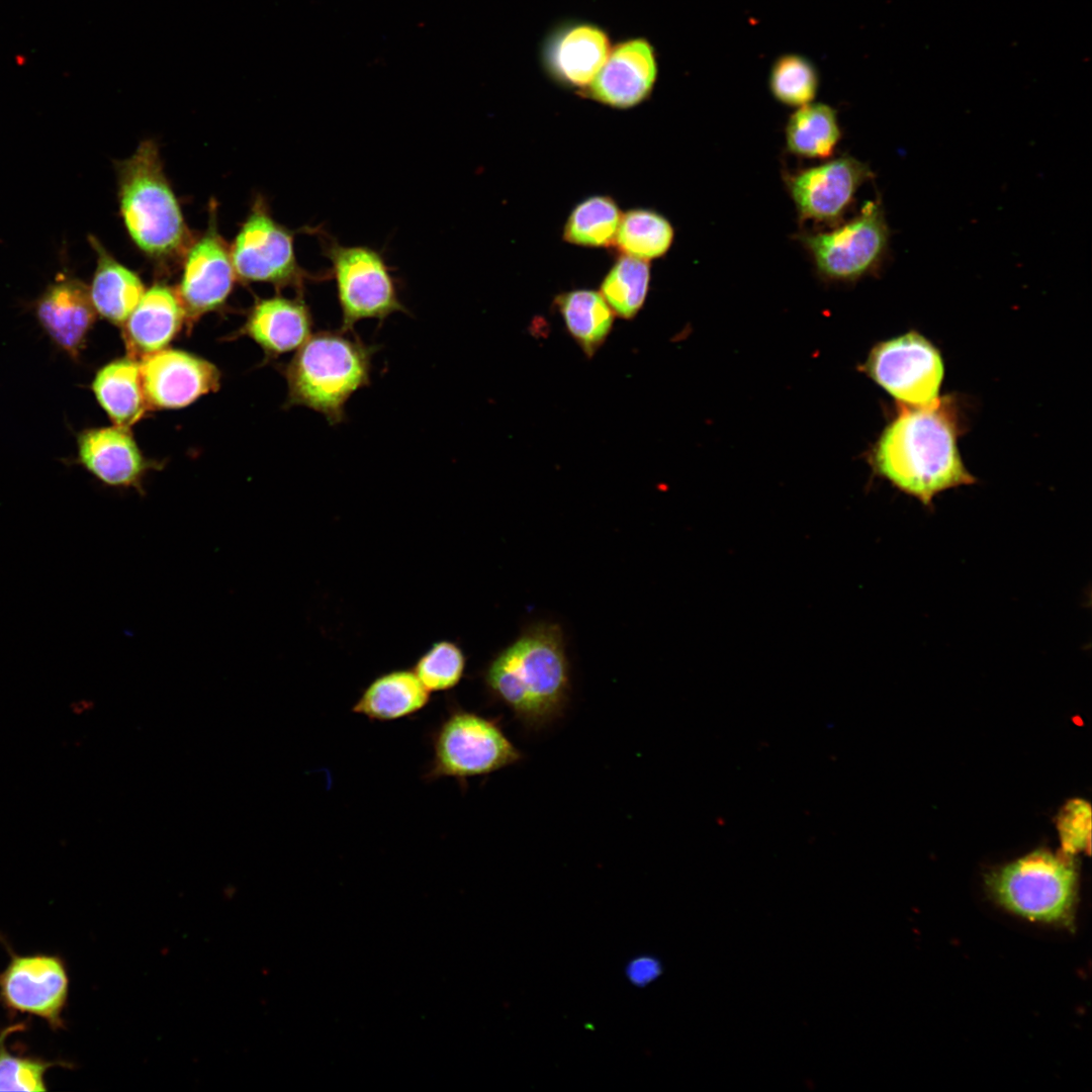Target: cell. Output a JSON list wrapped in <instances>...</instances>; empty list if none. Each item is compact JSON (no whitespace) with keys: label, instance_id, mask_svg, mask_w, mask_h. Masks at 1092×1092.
<instances>
[{"label":"cell","instance_id":"1","mask_svg":"<svg viewBox=\"0 0 1092 1092\" xmlns=\"http://www.w3.org/2000/svg\"><path fill=\"white\" fill-rule=\"evenodd\" d=\"M959 404L954 395L924 406L900 404L872 453L876 471L928 510L937 494L977 482L958 446L965 429Z\"/></svg>","mask_w":1092,"mask_h":1092},{"label":"cell","instance_id":"2","mask_svg":"<svg viewBox=\"0 0 1092 1092\" xmlns=\"http://www.w3.org/2000/svg\"><path fill=\"white\" fill-rule=\"evenodd\" d=\"M488 696L508 707L524 727L538 730L559 719L570 697V668L558 624L529 625L486 664Z\"/></svg>","mask_w":1092,"mask_h":1092},{"label":"cell","instance_id":"3","mask_svg":"<svg viewBox=\"0 0 1092 1092\" xmlns=\"http://www.w3.org/2000/svg\"><path fill=\"white\" fill-rule=\"evenodd\" d=\"M117 181L122 221L136 248L163 265L183 259L194 238L154 141H143L118 163Z\"/></svg>","mask_w":1092,"mask_h":1092},{"label":"cell","instance_id":"4","mask_svg":"<svg viewBox=\"0 0 1092 1092\" xmlns=\"http://www.w3.org/2000/svg\"><path fill=\"white\" fill-rule=\"evenodd\" d=\"M378 349L355 332L341 329L310 335L284 367L286 404L320 413L331 426L342 423L349 398L370 384L372 358Z\"/></svg>","mask_w":1092,"mask_h":1092},{"label":"cell","instance_id":"5","mask_svg":"<svg viewBox=\"0 0 1092 1092\" xmlns=\"http://www.w3.org/2000/svg\"><path fill=\"white\" fill-rule=\"evenodd\" d=\"M430 744L432 756L422 777L427 783L451 778L466 787L468 779L487 776L523 758L497 719L453 703L431 731Z\"/></svg>","mask_w":1092,"mask_h":1092},{"label":"cell","instance_id":"6","mask_svg":"<svg viewBox=\"0 0 1092 1092\" xmlns=\"http://www.w3.org/2000/svg\"><path fill=\"white\" fill-rule=\"evenodd\" d=\"M986 882L996 901L1014 914L1038 922L1072 923L1077 874L1068 857L1034 851L994 871Z\"/></svg>","mask_w":1092,"mask_h":1092},{"label":"cell","instance_id":"7","mask_svg":"<svg viewBox=\"0 0 1092 1092\" xmlns=\"http://www.w3.org/2000/svg\"><path fill=\"white\" fill-rule=\"evenodd\" d=\"M313 234L331 263L342 331L354 332L355 324L361 320L375 318L382 324L393 312H408L381 252L365 245L344 246L321 226Z\"/></svg>","mask_w":1092,"mask_h":1092},{"label":"cell","instance_id":"8","mask_svg":"<svg viewBox=\"0 0 1092 1092\" xmlns=\"http://www.w3.org/2000/svg\"><path fill=\"white\" fill-rule=\"evenodd\" d=\"M293 232L277 222L259 195L230 247L236 276L246 282L292 287L301 295L306 283L331 279L330 271L310 273L297 262Z\"/></svg>","mask_w":1092,"mask_h":1092},{"label":"cell","instance_id":"9","mask_svg":"<svg viewBox=\"0 0 1092 1092\" xmlns=\"http://www.w3.org/2000/svg\"><path fill=\"white\" fill-rule=\"evenodd\" d=\"M889 239L880 199L867 201L853 218L831 231L799 235L818 272L844 281L856 280L877 269L888 252Z\"/></svg>","mask_w":1092,"mask_h":1092},{"label":"cell","instance_id":"10","mask_svg":"<svg viewBox=\"0 0 1092 1092\" xmlns=\"http://www.w3.org/2000/svg\"><path fill=\"white\" fill-rule=\"evenodd\" d=\"M864 371L898 403L924 406L940 397L944 363L929 339L909 331L877 344L869 354Z\"/></svg>","mask_w":1092,"mask_h":1092},{"label":"cell","instance_id":"11","mask_svg":"<svg viewBox=\"0 0 1092 1092\" xmlns=\"http://www.w3.org/2000/svg\"><path fill=\"white\" fill-rule=\"evenodd\" d=\"M873 177L867 163L848 155L784 176L800 220L826 224L839 222L858 188Z\"/></svg>","mask_w":1092,"mask_h":1092},{"label":"cell","instance_id":"12","mask_svg":"<svg viewBox=\"0 0 1092 1092\" xmlns=\"http://www.w3.org/2000/svg\"><path fill=\"white\" fill-rule=\"evenodd\" d=\"M216 217V206L211 202L205 232L193 240L183 257L176 293L190 321L222 306L237 277L231 249L218 232Z\"/></svg>","mask_w":1092,"mask_h":1092},{"label":"cell","instance_id":"13","mask_svg":"<svg viewBox=\"0 0 1092 1092\" xmlns=\"http://www.w3.org/2000/svg\"><path fill=\"white\" fill-rule=\"evenodd\" d=\"M149 407L180 408L219 387L218 369L207 360L181 350L163 349L140 364Z\"/></svg>","mask_w":1092,"mask_h":1092},{"label":"cell","instance_id":"14","mask_svg":"<svg viewBox=\"0 0 1092 1092\" xmlns=\"http://www.w3.org/2000/svg\"><path fill=\"white\" fill-rule=\"evenodd\" d=\"M657 76L653 46L644 37H632L612 48L604 66L581 94L606 105L628 108L650 95Z\"/></svg>","mask_w":1092,"mask_h":1092},{"label":"cell","instance_id":"15","mask_svg":"<svg viewBox=\"0 0 1092 1092\" xmlns=\"http://www.w3.org/2000/svg\"><path fill=\"white\" fill-rule=\"evenodd\" d=\"M612 50L601 26L572 21L557 26L543 42L542 65L558 83L584 90L596 78Z\"/></svg>","mask_w":1092,"mask_h":1092},{"label":"cell","instance_id":"16","mask_svg":"<svg viewBox=\"0 0 1092 1092\" xmlns=\"http://www.w3.org/2000/svg\"><path fill=\"white\" fill-rule=\"evenodd\" d=\"M2 995L14 1009L59 1020L68 979L62 963L54 957H17L0 977Z\"/></svg>","mask_w":1092,"mask_h":1092},{"label":"cell","instance_id":"17","mask_svg":"<svg viewBox=\"0 0 1092 1092\" xmlns=\"http://www.w3.org/2000/svg\"><path fill=\"white\" fill-rule=\"evenodd\" d=\"M81 464L102 483L142 489L146 473L154 467L128 429L112 426L83 431L78 437Z\"/></svg>","mask_w":1092,"mask_h":1092},{"label":"cell","instance_id":"18","mask_svg":"<svg viewBox=\"0 0 1092 1092\" xmlns=\"http://www.w3.org/2000/svg\"><path fill=\"white\" fill-rule=\"evenodd\" d=\"M35 311L55 343L77 356L96 315L89 288L75 278L57 280L42 293Z\"/></svg>","mask_w":1092,"mask_h":1092},{"label":"cell","instance_id":"19","mask_svg":"<svg viewBox=\"0 0 1092 1092\" xmlns=\"http://www.w3.org/2000/svg\"><path fill=\"white\" fill-rule=\"evenodd\" d=\"M186 318L176 290L165 284L147 289L122 325L129 357L142 358L161 351L175 338Z\"/></svg>","mask_w":1092,"mask_h":1092},{"label":"cell","instance_id":"20","mask_svg":"<svg viewBox=\"0 0 1092 1092\" xmlns=\"http://www.w3.org/2000/svg\"><path fill=\"white\" fill-rule=\"evenodd\" d=\"M312 313L299 295L273 296L257 301L244 326V333L269 355L278 356L299 348L311 335Z\"/></svg>","mask_w":1092,"mask_h":1092},{"label":"cell","instance_id":"21","mask_svg":"<svg viewBox=\"0 0 1092 1092\" xmlns=\"http://www.w3.org/2000/svg\"><path fill=\"white\" fill-rule=\"evenodd\" d=\"M430 700V692L414 670L395 669L375 677L351 711L370 721L389 722L421 712Z\"/></svg>","mask_w":1092,"mask_h":1092},{"label":"cell","instance_id":"22","mask_svg":"<svg viewBox=\"0 0 1092 1092\" xmlns=\"http://www.w3.org/2000/svg\"><path fill=\"white\" fill-rule=\"evenodd\" d=\"M97 255V265L89 288L97 313L122 326L140 302L146 289L136 273L116 261L100 242L89 237Z\"/></svg>","mask_w":1092,"mask_h":1092},{"label":"cell","instance_id":"23","mask_svg":"<svg viewBox=\"0 0 1092 1092\" xmlns=\"http://www.w3.org/2000/svg\"><path fill=\"white\" fill-rule=\"evenodd\" d=\"M92 389L97 401L115 426L128 429L149 408L140 364L130 357L114 360L95 375Z\"/></svg>","mask_w":1092,"mask_h":1092},{"label":"cell","instance_id":"24","mask_svg":"<svg viewBox=\"0 0 1092 1092\" xmlns=\"http://www.w3.org/2000/svg\"><path fill=\"white\" fill-rule=\"evenodd\" d=\"M555 304L566 330L587 357L607 340L615 313L600 292L576 289L559 294Z\"/></svg>","mask_w":1092,"mask_h":1092},{"label":"cell","instance_id":"25","mask_svg":"<svg viewBox=\"0 0 1092 1092\" xmlns=\"http://www.w3.org/2000/svg\"><path fill=\"white\" fill-rule=\"evenodd\" d=\"M787 149L807 159H828L841 140L837 111L828 104L811 102L798 107L786 128Z\"/></svg>","mask_w":1092,"mask_h":1092},{"label":"cell","instance_id":"26","mask_svg":"<svg viewBox=\"0 0 1092 1092\" xmlns=\"http://www.w3.org/2000/svg\"><path fill=\"white\" fill-rule=\"evenodd\" d=\"M673 236V228L661 214L633 209L621 217L614 244L626 256L649 260L663 256Z\"/></svg>","mask_w":1092,"mask_h":1092},{"label":"cell","instance_id":"27","mask_svg":"<svg viewBox=\"0 0 1092 1092\" xmlns=\"http://www.w3.org/2000/svg\"><path fill=\"white\" fill-rule=\"evenodd\" d=\"M649 280L647 261L624 255L604 278L600 293L615 314L631 320L644 304Z\"/></svg>","mask_w":1092,"mask_h":1092},{"label":"cell","instance_id":"28","mask_svg":"<svg viewBox=\"0 0 1092 1092\" xmlns=\"http://www.w3.org/2000/svg\"><path fill=\"white\" fill-rule=\"evenodd\" d=\"M621 213L608 196H593L580 202L570 213L564 239L587 247H609L615 242Z\"/></svg>","mask_w":1092,"mask_h":1092},{"label":"cell","instance_id":"29","mask_svg":"<svg viewBox=\"0 0 1092 1092\" xmlns=\"http://www.w3.org/2000/svg\"><path fill=\"white\" fill-rule=\"evenodd\" d=\"M819 85L820 76L815 64L800 54L781 55L769 69V92L786 106L798 108L813 102Z\"/></svg>","mask_w":1092,"mask_h":1092},{"label":"cell","instance_id":"30","mask_svg":"<svg viewBox=\"0 0 1092 1092\" xmlns=\"http://www.w3.org/2000/svg\"><path fill=\"white\" fill-rule=\"evenodd\" d=\"M465 665L462 649L454 642L442 640L420 656L413 670L430 693L446 692L461 681Z\"/></svg>","mask_w":1092,"mask_h":1092},{"label":"cell","instance_id":"31","mask_svg":"<svg viewBox=\"0 0 1092 1092\" xmlns=\"http://www.w3.org/2000/svg\"><path fill=\"white\" fill-rule=\"evenodd\" d=\"M0 1036V1091H44L42 1076L49 1064L10 1055Z\"/></svg>","mask_w":1092,"mask_h":1092},{"label":"cell","instance_id":"32","mask_svg":"<svg viewBox=\"0 0 1092 1092\" xmlns=\"http://www.w3.org/2000/svg\"><path fill=\"white\" fill-rule=\"evenodd\" d=\"M1059 831L1066 852L1084 850L1090 843L1089 805L1082 800L1068 803L1059 818Z\"/></svg>","mask_w":1092,"mask_h":1092},{"label":"cell","instance_id":"33","mask_svg":"<svg viewBox=\"0 0 1092 1092\" xmlns=\"http://www.w3.org/2000/svg\"><path fill=\"white\" fill-rule=\"evenodd\" d=\"M662 965L654 956L640 954L632 959L625 968L628 981L636 987H645L662 974Z\"/></svg>","mask_w":1092,"mask_h":1092}]
</instances>
